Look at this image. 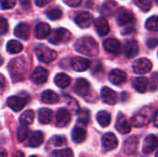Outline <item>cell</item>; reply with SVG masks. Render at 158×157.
I'll list each match as a JSON object with an SVG mask.
<instances>
[{
    "label": "cell",
    "mask_w": 158,
    "mask_h": 157,
    "mask_svg": "<svg viewBox=\"0 0 158 157\" xmlns=\"http://www.w3.org/2000/svg\"><path fill=\"white\" fill-rule=\"evenodd\" d=\"M51 33L50 26L45 22H40L35 27V37L37 39H45Z\"/></svg>",
    "instance_id": "cell-21"
},
{
    "label": "cell",
    "mask_w": 158,
    "mask_h": 157,
    "mask_svg": "<svg viewBox=\"0 0 158 157\" xmlns=\"http://www.w3.org/2000/svg\"><path fill=\"white\" fill-rule=\"evenodd\" d=\"M23 49L22 44L17 40H10L6 43V51L10 54H18Z\"/></svg>",
    "instance_id": "cell-32"
},
{
    "label": "cell",
    "mask_w": 158,
    "mask_h": 157,
    "mask_svg": "<svg viewBox=\"0 0 158 157\" xmlns=\"http://www.w3.org/2000/svg\"><path fill=\"white\" fill-rule=\"evenodd\" d=\"M35 53L37 58L44 63H49L56 58V52L50 49L49 47L44 45V44H37L35 47Z\"/></svg>",
    "instance_id": "cell-3"
},
{
    "label": "cell",
    "mask_w": 158,
    "mask_h": 157,
    "mask_svg": "<svg viewBox=\"0 0 158 157\" xmlns=\"http://www.w3.org/2000/svg\"><path fill=\"white\" fill-rule=\"evenodd\" d=\"M71 34L70 32L64 28L56 29L49 39V42L53 44H60V43H66L70 40Z\"/></svg>",
    "instance_id": "cell-4"
},
{
    "label": "cell",
    "mask_w": 158,
    "mask_h": 157,
    "mask_svg": "<svg viewBox=\"0 0 158 157\" xmlns=\"http://www.w3.org/2000/svg\"><path fill=\"white\" fill-rule=\"evenodd\" d=\"M26 103L27 101L19 96H10L6 100V104L9 106V108H11L15 112L20 111L26 105Z\"/></svg>",
    "instance_id": "cell-16"
},
{
    "label": "cell",
    "mask_w": 158,
    "mask_h": 157,
    "mask_svg": "<svg viewBox=\"0 0 158 157\" xmlns=\"http://www.w3.org/2000/svg\"><path fill=\"white\" fill-rule=\"evenodd\" d=\"M71 67L73 68L74 70L81 72V71H85L90 68V61L84 57H81V56H75L71 59Z\"/></svg>",
    "instance_id": "cell-13"
},
{
    "label": "cell",
    "mask_w": 158,
    "mask_h": 157,
    "mask_svg": "<svg viewBox=\"0 0 158 157\" xmlns=\"http://www.w3.org/2000/svg\"><path fill=\"white\" fill-rule=\"evenodd\" d=\"M156 157H158V151L156 152Z\"/></svg>",
    "instance_id": "cell-51"
},
{
    "label": "cell",
    "mask_w": 158,
    "mask_h": 157,
    "mask_svg": "<svg viewBox=\"0 0 158 157\" xmlns=\"http://www.w3.org/2000/svg\"><path fill=\"white\" fill-rule=\"evenodd\" d=\"M44 143V135L41 131H34L31 133L29 139V146L35 148L40 146Z\"/></svg>",
    "instance_id": "cell-30"
},
{
    "label": "cell",
    "mask_w": 158,
    "mask_h": 157,
    "mask_svg": "<svg viewBox=\"0 0 158 157\" xmlns=\"http://www.w3.org/2000/svg\"><path fill=\"white\" fill-rule=\"evenodd\" d=\"M156 4L158 5V0H156Z\"/></svg>",
    "instance_id": "cell-52"
},
{
    "label": "cell",
    "mask_w": 158,
    "mask_h": 157,
    "mask_svg": "<svg viewBox=\"0 0 158 157\" xmlns=\"http://www.w3.org/2000/svg\"><path fill=\"white\" fill-rule=\"evenodd\" d=\"M94 27L97 31V33L100 36H105L109 32L110 27L108 22L104 18H98L94 20Z\"/></svg>",
    "instance_id": "cell-22"
},
{
    "label": "cell",
    "mask_w": 158,
    "mask_h": 157,
    "mask_svg": "<svg viewBox=\"0 0 158 157\" xmlns=\"http://www.w3.org/2000/svg\"><path fill=\"white\" fill-rule=\"evenodd\" d=\"M96 119L101 127L106 128V127H108L111 122V116L107 111L103 110V111L98 112V114L96 116Z\"/></svg>",
    "instance_id": "cell-31"
},
{
    "label": "cell",
    "mask_w": 158,
    "mask_h": 157,
    "mask_svg": "<svg viewBox=\"0 0 158 157\" xmlns=\"http://www.w3.org/2000/svg\"><path fill=\"white\" fill-rule=\"evenodd\" d=\"M53 157H74L73 151L69 148H66L63 150L55 151L52 155Z\"/></svg>",
    "instance_id": "cell-39"
},
{
    "label": "cell",
    "mask_w": 158,
    "mask_h": 157,
    "mask_svg": "<svg viewBox=\"0 0 158 157\" xmlns=\"http://www.w3.org/2000/svg\"><path fill=\"white\" fill-rule=\"evenodd\" d=\"M90 120V112L87 109H81L78 112V123L86 126Z\"/></svg>",
    "instance_id": "cell-34"
},
{
    "label": "cell",
    "mask_w": 158,
    "mask_h": 157,
    "mask_svg": "<svg viewBox=\"0 0 158 157\" xmlns=\"http://www.w3.org/2000/svg\"><path fill=\"white\" fill-rule=\"evenodd\" d=\"M16 5V0H0V6L2 9H10Z\"/></svg>",
    "instance_id": "cell-41"
},
{
    "label": "cell",
    "mask_w": 158,
    "mask_h": 157,
    "mask_svg": "<svg viewBox=\"0 0 158 157\" xmlns=\"http://www.w3.org/2000/svg\"><path fill=\"white\" fill-rule=\"evenodd\" d=\"M124 52L125 56L129 58L134 57L139 52V45L135 40H129L125 42L124 44Z\"/></svg>",
    "instance_id": "cell-19"
},
{
    "label": "cell",
    "mask_w": 158,
    "mask_h": 157,
    "mask_svg": "<svg viewBox=\"0 0 158 157\" xmlns=\"http://www.w3.org/2000/svg\"><path fill=\"white\" fill-rule=\"evenodd\" d=\"M47 78H48V72L45 68L42 67H37L31 76V80L32 81V82L38 85L44 83L47 81Z\"/></svg>",
    "instance_id": "cell-10"
},
{
    "label": "cell",
    "mask_w": 158,
    "mask_h": 157,
    "mask_svg": "<svg viewBox=\"0 0 158 157\" xmlns=\"http://www.w3.org/2000/svg\"><path fill=\"white\" fill-rule=\"evenodd\" d=\"M145 28L151 31H158V17L153 16L145 22Z\"/></svg>",
    "instance_id": "cell-36"
},
{
    "label": "cell",
    "mask_w": 158,
    "mask_h": 157,
    "mask_svg": "<svg viewBox=\"0 0 158 157\" xmlns=\"http://www.w3.org/2000/svg\"><path fill=\"white\" fill-rule=\"evenodd\" d=\"M133 19H134L133 13L131 11H130V10H127L124 7L118 9V11L117 13V17H116L117 23L119 26L126 25V24L131 22L133 20Z\"/></svg>",
    "instance_id": "cell-9"
},
{
    "label": "cell",
    "mask_w": 158,
    "mask_h": 157,
    "mask_svg": "<svg viewBox=\"0 0 158 157\" xmlns=\"http://www.w3.org/2000/svg\"><path fill=\"white\" fill-rule=\"evenodd\" d=\"M154 125H155V127L158 128V110L156 112V114L154 116Z\"/></svg>",
    "instance_id": "cell-47"
},
{
    "label": "cell",
    "mask_w": 158,
    "mask_h": 157,
    "mask_svg": "<svg viewBox=\"0 0 158 157\" xmlns=\"http://www.w3.org/2000/svg\"><path fill=\"white\" fill-rule=\"evenodd\" d=\"M153 118V113L152 109L148 106L143 107L141 109L136 115H134L131 118V124L134 127L141 128L148 125Z\"/></svg>",
    "instance_id": "cell-2"
},
{
    "label": "cell",
    "mask_w": 158,
    "mask_h": 157,
    "mask_svg": "<svg viewBox=\"0 0 158 157\" xmlns=\"http://www.w3.org/2000/svg\"><path fill=\"white\" fill-rule=\"evenodd\" d=\"M123 151L126 155H134L137 150H138V146H139V138L136 136H131L129 139H127L124 142L123 144Z\"/></svg>",
    "instance_id": "cell-12"
},
{
    "label": "cell",
    "mask_w": 158,
    "mask_h": 157,
    "mask_svg": "<svg viewBox=\"0 0 158 157\" xmlns=\"http://www.w3.org/2000/svg\"><path fill=\"white\" fill-rule=\"evenodd\" d=\"M127 79V75L123 70L120 69H113L108 76V80L114 85H119L124 82Z\"/></svg>",
    "instance_id": "cell-20"
},
{
    "label": "cell",
    "mask_w": 158,
    "mask_h": 157,
    "mask_svg": "<svg viewBox=\"0 0 158 157\" xmlns=\"http://www.w3.org/2000/svg\"><path fill=\"white\" fill-rule=\"evenodd\" d=\"M0 157H7V153L5 149L0 148Z\"/></svg>",
    "instance_id": "cell-49"
},
{
    "label": "cell",
    "mask_w": 158,
    "mask_h": 157,
    "mask_svg": "<svg viewBox=\"0 0 158 157\" xmlns=\"http://www.w3.org/2000/svg\"><path fill=\"white\" fill-rule=\"evenodd\" d=\"M3 62H4V60H3V57H2V56H0V66H2Z\"/></svg>",
    "instance_id": "cell-50"
},
{
    "label": "cell",
    "mask_w": 158,
    "mask_h": 157,
    "mask_svg": "<svg viewBox=\"0 0 158 157\" xmlns=\"http://www.w3.org/2000/svg\"><path fill=\"white\" fill-rule=\"evenodd\" d=\"M30 31H31V28L27 23H19V25L16 26L14 30V34L18 38L28 40L30 37Z\"/></svg>",
    "instance_id": "cell-23"
},
{
    "label": "cell",
    "mask_w": 158,
    "mask_h": 157,
    "mask_svg": "<svg viewBox=\"0 0 158 157\" xmlns=\"http://www.w3.org/2000/svg\"><path fill=\"white\" fill-rule=\"evenodd\" d=\"M152 67H153L152 62L145 57L137 59L132 65L133 71L136 74H146L152 69Z\"/></svg>",
    "instance_id": "cell-5"
},
{
    "label": "cell",
    "mask_w": 158,
    "mask_h": 157,
    "mask_svg": "<svg viewBox=\"0 0 158 157\" xmlns=\"http://www.w3.org/2000/svg\"><path fill=\"white\" fill-rule=\"evenodd\" d=\"M102 144H103V147L105 150L106 151H111V150H114L118 147V139L117 137L111 133V132H108L106 134H105L102 138Z\"/></svg>",
    "instance_id": "cell-14"
},
{
    "label": "cell",
    "mask_w": 158,
    "mask_h": 157,
    "mask_svg": "<svg viewBox=\"0 0 158 157\" xmlns=\"http://www.w3.org/2000/svg\"><path fill=\"white\" fill-rule=\"evenodd\" d=\"M28 136H29V129L26 126L22 125L21 127H19L18 129V130H17V138H18L19 142H20V143L24 142L28 138Z\"/></svg>",
    "instance_id": "cell-38"
},
{
    "label": "cell",
    "mask_w": 158,
    "mask_h": 157,
    "mask_svg": "<svg viewBox=\"0 0 158 157\" xmlns=\"http://www.w3.org/2000/svg\"><path fill=\"white\" fill-rule=\"evenodd\" d=\"M135 5L143 11L147 12L153 6V0H134Z\"/></svg>",
    "instance_id": "cell-37"
},
{
    "label": "cell",
    "mask_w": 158,
    "mask_h": 157,
    "mask_svg": "<svg viewBox=\"0 0 158 157\" xmlns=\"http://www.w3.org/2000/svg\"><path fill=\"white\" fill-rule=\"evenodd\" d=\"M52 143L54 146L59 147L62 145H65L67 143V140L64 136H54L53 139L51 140Z\"/></svg>",
    "instance_id": "cell-40"
},
{
    "label": "cell",
    "mask_w": 158,
    "mask_h": 157,
    "mask_svg": "<svg viewBox=\"0 0 158 157\" xmlns=\"http://www.w3.org/2000/svg\"><path fill=\"white\" fill-rule=\"evenodd\" d=\"M146 45L148 48H155L158 45V38L157 37H153L149 38L146 42Z\"/></svg>",
    "instance_id": "cell-43"
},
{
    "label": "cell",
    "mask_w": 158,
    "mask_h": 157,
    "mask_svg": "<svg viewBox=\"0 0 158 157\" xmlns=\"http://www.w3.org/2000/svg\"><path fill=\"white\" fill-rule=\"evenodd\" d=\"M86 135H87L86 130L81 126H76L72 130L71 136H72V141L75 143H81L82 142H84L86 139Z\"/></svg>",
    "instance_id": "cell-24"
},
{
    "label": "cell",
    "mask_w": 158,
    "mask_h": 157,
    "mask_svg": "<svg viewBox=\"0 0 158 157\" xmlns=\"http://www.w3.org/2000/svg\"><path fill=\"white\" fill-rule=\"evenodd\" d=\"M34 116L35 115L32 110H27L23 112L21 116L19 117V122L21 123V125H24V126L31 125L34 120Z\"/></svg>",
    "instance_id": "cell-33"
},
{
    "label": "cell",
    "mask_w": 158,
    "mask_h": 157,
    "mask_svg": "<svg viewBox=\"0 0 158 157\" xmlns=\"http://www.w3.org/2000/svg\"><path fill=\"white\" fill-rule=\"evenodd\" d=\"M71 120V115L69 111L66 108H60L56 112V125L58 128L66 127Z\"/></svg>",
    "instance_id": "cell-7"
},
{
    "label": "cell",
    "mask_w": 158,
    "mask_h": 157,
    "mask_svg": "<svg viewBox=\"0 0 158 157\" xmlns=\"http://www.w3.org/2000/svg\"><path fill=\"white\" fill-rule=\"evenodd\" d=\"M51 1L52 0H34L36 6H44L47 4H49Z\"/></svg>",
    "instance_id": "cell-45"
},
{
    "label": "cell",
    "mask_w": 158,
    "mask_h": 157,
    "mask_svg": "<svg viewBox=\"0 0 158 157\" xmlns=\"http://www.w3.org/2000/svg\"><path fill=\"white\" fill-rule=\"evenodd\" d=\"M53 112L49 108H41L38 112V119L42 124H49L52 120Z\"/></svg>",
    "instance_id": "cell-29"
},
{
    "label": "cell",
    "mask_w": 158,
    "mask_h": 157,
    "mask_svg": "<svg viewBox=\"0 0 158 157\" xmlns=\"http://www.w3.org/2000/svg\"><path fill=\"white\" fill-rule=\"evenodd\" d=\"M148 84H149V81L147 78L145 77H138L136 78L134 81H133V88L139 92V93H145L146 92V89L148 87Z\"/></svg>",
    "instance_id": "cell-27"
},
{
    "label": "cell",
    "mask_w": 158,
    "mask_h": 157,
    "mask_svg": "<svg viewBox=\"0 0 158 157\" xmlns=\"http://www.w3.org/2000/svg\"><path fill=\"white\" fill-rule=\"evenodd\" d=\"M41 100L44 104H56L59 101V96L51 90H46L42 93Z\"/></svg>",
    "instance_id": "cell-26"
},
{
    "label": "cell",
    "mask_w": 158,
    "mask_h": 157,
    "mask_svg": "<svg viewBox=\"0 0 158 157\" xmlns=\"http://www.w3.org/2000/svg\"><path fill=\"white\" fill-rule=\"evenodd\" d=\"M117 8H118V5H117V3L115 1H113V0H107L102 6L101 14L103 16L111 17L116 12Z\"/></svg>",
    "instance_id": "cell-25"
},
{
    "label": "cell",
    "mask_w": 158,
    "mask_h": 157,
    "mask_svg": "<svg viewBox=\"0 0 158 157\" xmlns=\"http://www.w3.org/2000/svg\"><path fill=\"white\" fill-rule=\"evenodd\" d=\"M116 129L121 134H128L131 131V123H129L128 119L126 118L124 115L122 114L118 115L117 122H116Z\"/></svg>",
    "instance_id": "cell-17"
},
{
    "label": "cell",
    "mask_w": 158,
    "mask_h": 157,
    "mask_svg": "<svg viewBox=\"0 0 158 157\" xmlns=\"http://www.w3.org/2000/svg\"><path fill=\"white\" fill-rule=\"evenodd\" d=\"M158 148V136L155 134H151L147 136L143 141V152L146 155L153 153Z\"/></svg>",
    "instance_id": "cell-8"
},
{
    "label": "cell",
    "mask_w": 158,
    "mask_h": 157,
    "mask_svg": "<svg viewBox=\"0 0 158 157\" xmlns=\"http://www.w3.org/2000/svg\"><path fill=\"white\" fill-rule=\"evenodd\" d=\"M31 157H37V156H35V155H31Z\"/></svg>",
    "instance_id": "cell-53"
},
{
    "label": "cell",
    "mask_w": 158,
    "mask_h": 157,
    "mask_svg": "<svg viewBox=\"0 0 158 157\" xmlns=\"http://www.w3.org/2000/svg\"><path fill=\"white\" fill-rule=\"evenodd\" d=\"M63 1H64L65 4H67L68 6H72V7L78 6L81 3V0H63Z\"/></svg>",
    "instance_id": "cell-44"
},
{
    "label": "cell",
    "mask_w": 158,
    "mask_h": 157,
    "mask_svg": "<svg viewBox=\"0 0 158 157\" xmlns=\"http://www.w3.org/2000/svg\"><path fill=\"white\" fill-rule=\"evenodd\" d=\"M101 98L104 103L113 105L118 102V94L112 89L108 87H103L101 90Z\"/></svg>",
    "instance_id": "cell-11"
},
{
    "label": "cell",
    "mask_w": 158,
    "mask_h": 157,
    "mask_svg": "<svg viewBox=\"0 0 158 157\" xmlns=\"http://www.w3.org/2000/svg\"><path fill=\"white\" fill-rule=\"evenodd\" d=\"M6 85V80L4 78V76L2 74H0V91H2L5 88Z\"/></svg>",
    "instance_id": "cell-46"
},
{
    "label": "cell",
    "mask_w": 158,
    "mask_h": 157,
    "mask_svg": "<svg viewBox=\"0 0 158 157\" xmlns=\"http://www.w3.org/2000/svg\"><path fill=\"white\" fill-rule=\"evenodd\" d=\"M8 30V23L6 21V19L3 17L0 16V34H6Z\"/></svg>",
    "instance_id": "cell-42"
},
{
    "label": "cell",
    "mask_w": 158,
    "mask_h": 157,
    "mask_svg": "<svg viewBox=\"0 0 158 157\" xmlns=\"http://www.w3.org/2000/svg\"><path fill=\"white\" fill-rule=\"evenodd\" d=\"M104 48L106 52L117 55L121 51V44L117 39L109 38L104 42Z\"/></svg>",
    "instance_id": "cell-18"
},
{
    "label": "cell",
    "mask_w": 158,
    "mask_h": 157,
    "mask_svg": "<svg viewBox=\"0 0 158 157\" xmlns=\"http://www.w3.org/2000/svg\"><path fill=\"white\" fill-rule=\"evenodd\" d=\"M45 15L51 20H57L62 17V10L58 7H53L47 10L45 12Z\"/></svg>",
    "instance_id": "cell-35"
},
{
    "label": "cell",
    "mask_w": 158,
    "mask_h": 157,
    "mask_svg": "<svg viewBox=\"0 0 158 157\" xmlns=\"http://www.w3.org/2000/svg\"><path fill=\"white\" fill-rule=\"evenodd\" d=\"M75 49L83 55L95 56L99 54V46L96 41L92 37H83L75 43Z\"/></svg>",
    "instance_id": "cell-1"
},
{
    "label": "cell",
    "mask_w": 158,
    "mask_h": 157,
    "mask_svg": "<svg viewBox=\"0 0 158 157\" xmlns=\"http://www.w3.org/2000/svg\"><path fill=\"white\" fill-rule=\"evenodd\" d=\"M90 91H91V85L87 80L81 78L76 81L74 85V92L78 95L81 97H86L89 94Z\"/></svg>",
    "instance_id": "cell-6"
},
{
    "label": "cell",
    "mask_w": 158,
    "mask_h": 157,
    "mask_svg": "<svg viewBox=\"0 0 158 157\" xmlns=\"http://www.w3.org/2000/svg\"><path fill=\"white\" fill-rule=\"evenodd\" d=\"M13 157H25V155H24L23 152H21V151H17V152L14 154Z\"/></svg>",
    "instance_id": "cell-48"
},
{
    "label": "cell",
    "mask_w": 158,
    "mask_h": 157,
    "mask_svg": "<svg viewBox=\"0 0 158 157\" xmlns=\"http://www.w3.org/2000/svg\"><path fill=\"white\" fill-rule=\"evenodd\" d=\"M94 18L89 12H81L75 18L76 24L81 28H88L92 25Z\"/></svg>",
    "instance_id": "cell-15"
},
{
    "label": "cell",
    "mask_w": 158,
    "mask_h": 157,
    "mask_svg": "<svg viewBox=\"0 0 158 157\" xmlns=\"http://www.w3.org/2000/svg\"><path fill=\"white\" fill-rule=\"evenodd\" d=\"M54 81L56 83V85L59 88H67L69 84H70V81H71V79L69 75H67L66 73H58L55 79H54Z\"/></svg>",
    "instance_id": "cell-28"
}]
</instances>
